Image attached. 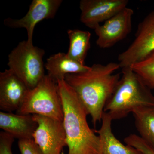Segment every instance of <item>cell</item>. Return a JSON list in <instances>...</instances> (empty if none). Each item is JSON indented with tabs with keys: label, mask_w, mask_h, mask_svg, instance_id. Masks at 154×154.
Listing matches in <instances>:
<instances>
[{
	"label": "cell",
	"mask_w": 154,
	"mask_h": 154,
	"mask_svg": "<svg viewBox=\"0 0 154 154\" xmlns=\"http://www.w3.org/2000/svg\"><path fill=\"white\" fill-rule=\"evenodd\" d=\"M62 2V0H33L24 17L20 19H6L4 24L9 28L26 29L27 40L33 43V32L37 23L54 18Z\"/></svg>",
	"instance_id": "9"
},
{
	"label": "cell",
	"mask_w": 154,
	"mask_h": 154,
	"mask_svg": "<svg viewBox=\"0 0 154 154\" xmlns=\"http://www.w3.org/2000/svg\"><path fill=\"white\" fill-rule=\"evenodd\" d=\"M29 90L24 82L9 69L0 73V109L5 112H17Z\"/></svg>",
	"instance_id": "11"
},
{
	"label": "cell",
	"mask_w": 154,
	"mask_h": 154,
	"mask_svg": "<svg viewBox=\"0 0 154 154\" xmlns=\"http://www.w3.org/2000/svg\"><path fill=\"white\" fill-rule=\"evenodd\" d=\"M154 106V96L131 67L122 69V75L104 111L113 120L125 118L139 107Z\"/></svg>",
	"instance_id": "3"
},
{
	"label": "cell",
	"mask_w": 154,
	"mask_h": 154,
	"mask_svg": "<svg viewBox=\"0 0 154 154\" xmlns=\"http://www.w3.org/2000/svg\"><path fill=\"white\" fill-rule=\"evenodd\" d=\"M37 127L33 115L0 112V128L19 140L33 139Z\"/></svg>",
	"instance_id": "12"
},
{
	"label": "cell",
	"mask_w": 154,
	"mask_h": 154,
	"mask_svg": "<svg viewBox=\"0 0 154 154\" xmlns=\"http://www.w3.org/2000/svg\"><path fill=\"white\" fill-rule=\"evenodd\" d=\"M113 119L104 112L100 129L94 130L98 134L100 140L99 154H144L131 146L125 145L116 137L112 129Z\"/></svg>",
	"instance_id": "13"
},
{
	"label": "cell",
	"mask_w": 154,
	"mask_h": 154,
	"mask_svg": "<svg viewBox=\"0 0 154 154\" xmlns=\"http://www.w3.org/2000/svg\"><path fill=\"white\" fill-rule=\"evenodd\" d=\"M63 112L68 154H99L100 140L87 121L88 112L64 79L57 82Z\"/></svg>",
	"instance_id": "2"
},
{
	"label": "cell",
	"mask_w": 154,
	"mask_h": 154,
	"mask_svg": "<svg viewBox=\"0 0 154 154\" xmlns=\"http://www.w3.org/2000/svg\"><path fill=\"white\" fill-rule=\"evenodd\" d=\"M69 46L66 54L72 60L82 65H85V60L91 48V33L89 31L79 29L67 31Z\"/></svg>",
	"instance_id": "15"
},
{
	"label": "cell",
	"mask_w": 154,
	"mask_h": 154,
	"mask_svg": "<svg viewBox=\"0 0 154 154\" xmlns=\"http://www.w3.org/2000/svg\"><path fill=\"white\" fill-rule=\"evenodd\" d=\"M124 142L128 145L137 149L144 154H154L153 149L137 135H129L125 138Z\"/></svg>",
	"instance_id": "18"
},
{
	"label": "cell",
	"mask_w": 154,
	"mask_h": 154,
	"mask_svg": "<svg viewBox=\"0 0 154 154\" xmlns=\"http://www.w3.org/2000/svg\"><path fill=\"white\" fill-rule=\"evenodd\" d=\"M149 89L154 88V53L130 67Z\"/></svg>",
	"instance_id": "17"
},
{
	"label": "cell",
	"mask_w": 154,
	"mask_h": 154,
	"mask_svg": "<svg viewBox=\"0 0 154 154\" xmlns=\"http://www.w3.org/2000/svg\"><path fill=\"white\" fill-rule=\"evenodd\" d=\"M154 53V11L138 25L135 38L125 51L119 55L122 69L130 67Z\"/></svg>",
	"instance_id": "6"
},
{
	"label": "cell",
	"mask_w": 154,
	"mask_h": 154,
	"mask_svg": "<svg viewBox=\"0 0 154 154\" xmlns=\"http://www.w3.org/2000/svg\"><path fill=\"white\" fill-rule=\"evenodd\" d=\"M38 127L33 140L43 154H61L67 146L63 122L38 115H33Z\"/></svg>",
	"instance_id": "7"
},
{
	"label": "cell",
	"mask_w": 154,
	"mask_h": 154,
	"mask_svg": "<svg viewBox=\"0 0 154 154\" xmlns=\"http://www.w3.org/2000/svg\"><path fill=\"white\" fill-rule=\"evenodd\" d=\"M128 0H82L80 21L88 28L95 29L126 8Z\"/></svg>",
	"instance_id": "10"
},
{
	"label": "cell",
	"mask_w": 154,
	"mask_h": 154,
	"mask_svg": "<svg viewBox=\"0 0 154 154\" xmlns=\"http://www.w3.org/2000/svg\"><path fill=\"white\" fill-rule=\"evenodd\" d=\"M132 113L139 136L154 150V106L139 107Z\"/></svg>",
	"instance_id": "16"
},
{
	"label": "cell",
	"mask_w": 154,
	"mask_h": 154,
	"mask_svg": "<svg viewBox=\"0 0 154 154\" xmlns=\"http://www.w3.org/2000/svg\"><path fill=\"white\" fill-rule=\"evenodd\" d=\"M17 113L42 116L63 121V109L57 82L45 75L35 88L29 90Z\"/></svg>",
	"instance_id": "4"
},
{
	"label": "cell",
	"mask_w": 154,
	"mask_h": 154,
	"mask_svg": "<svg viewBox=\"0 0 154 154\" xmlns=\"http://www.w3.org/2000/svg\"><path fill=\"white\" fill-rule=\"evenodd\" d=\"M18 147L21 154H43L33 139L19 140Z\"/></svg>",
	"instance_id": "19"
},
{
	"label": "cell",
	"mask_w": 154,
	"mask_h": 154,
	"mask_svg": "<svg viewBox=\"0 0 154 154\" xmlns=\"http://www.w3.org/2000/svg\"><path fill=\"white\" fill-rule=\"evenodd\" d=\"M14 139L5 131L0 132V154H13L12 147Z\"/></svg>",
	"instance_id": "20"
},
{
	"label": "cell",
	"mask_w": 154,
	"mask_h": 154,
	"mask_svg": "<svg viewBox=\"0 0 154 154\" xmlns=\"http://www.w3.org/2000/svg\"><path fill=\"white\" fill-rule=\"evenodd\" d=\"M133 9L125 8L94 30L98 37L96 43L102 48L113 47L126 38L132 30Z\"/></svg>",
	"instance_id": "8"
},
{
	"label": "cell",
	"mask_w": 154,
	"mask_h": 154,
	"mask_svg": "<svg viewBox=\"0 0 154 154\" xmlns=\"http://www.w3.org/2000/svg\"><path fill=\"white\" fill-rule=\"evenodd\" d=\"M45 68L47 70V75L57 82L64 79L65 76L69 74L85 72L90 66L81 64L69 57L66 54L59 52L47 59Z\"/></svg>",
	"instance_id": "14"
},
{
	"label": "cell",
	"mask_w": 154,
	"mask_h": 154,
	"mask_svg": "<svg viewBox=\"0 0 154 154\" xmlns=\"http://www.w3.org/2000/svg\"><path fill=\"white\" fill-rule=\"evenodd\" d=\"M120 68L116 63H96L85 72L69 74L65 77L64 80L91 116L94 126L102 121L105 105L121 78L120 74H114Z\"/></svg>",
	"instance_id": "1"
},
{
	"label": "cell",
	"mask_w": 154,
	"mask_h": 154,
	"mask_svg": "<svg viewBox=\"0 0 154 154\" xmlns=\"http://www.w3.org/2000/svg\"><path fill=\"white\" fill-rule=\"evenodd\" d=\"M44 54V50L34 46L28 40L21 42L9 54V69L24 82L29 90L33 89L45 75Z\"/></svg>",
	"instance_id": "5"
}]
</instances>
